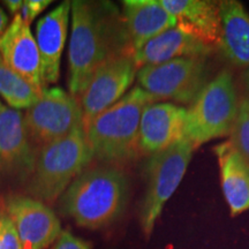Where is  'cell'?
<instances>
[{"instance_id":"3957f363","label":"cell","mask_w":249,"mask_h":249,"mask_svg":"<svg viewBox=\"0 0 249 249\" xmlns=\"http://www.w3.org/2000/svg\"><path fill=\"white\" fill-rule=\"evenodd\" d=\"M157 99L134 87L120 101L85 124L93 157L120 164L135 160L140 149V123L144 108Z\"/></svg>"},{"instance_id":"ba28073f","label":"cell","mask_w":249,"mask_h":249,"mask_svg":"<svg viewBox=\"0 0 249 249\" xmlns=\"http://www.w3.org/2000/svg\"><path fill=\"white\" fill-rule=\"evenodd\" d=\"M140 87L152 97L189 104L207 85L204 58H181L138 71Z\"/></svg>"},{"instance_id":"83f0119b","label":"cell","mask_w":249,"mask_h":249,"mask_svg":"<svg viewBox=\"0 0 249 249\" xmlns=\"http://www.w3.org/2000/svg\"><path fill=\"white\" fill-rule=\"evenodd\" d=\"M1 107H2V104H1V102H0V108H1Z\"/></svg>"},{"instance_id":"ac0fdd59","label":"cell","mask_w":249,"mask_h":249,"mask_svg":"<svg viewBox=\"0 0 249 249\" xmlns=\"http://www.w3.org/2000/svg\"><path fill=\"white\" fill-rule=\"evenodd\" d=\"M211 50L213 48L174 27L145 43L138 52L133 53V57L140 70L147 65H157L174 59L204 58Z\"/></svg>"},{"instance_id":"277c9868","label":"cell","mask_w":249,"mask_h":249,"mask_svg":"<svg viewBox=\"0 0 249 249\" xmlns=\"http://www.w3.org/2000/svg\"><path fill=\"white\" fill-rule=\"evenodd\" d=\"M92 158L85 126H81L39 149L28 192L34 198L52 203L86 170Z\"/></svg>"},{"instance_id":"ffe728a7","label":"cell","mask_w":249,"mask_h":249,"mask_svg":"<svg viewBox=\"0 0 249 249\" xmlns=\"http://www.w3.org/2000/svg\"><path fill=\"white\" fill-rule=\"evenodd\" d=\"M46 89V88H45ZM38 87L15 73L4 61H0V96L5 99L9 107L14 110L30 108L42 97L43 91Z\"/></svg>"},{"instance_id":"30bf717a","label":"cell","mask_w":249,"mask_h":249,"mask_svg":"<svg viewBox=\"0 0 249 249\" xmlns=\"http://www.w3.org/2000/svg\"><path fill=\"white\" fill-rule=\"evenodd\" d=\"M4 207L17 227L22 249H46L60 235V220L44 202L26 195H11Z\"/></svg>"},{"instance_id":"7402d4cb","label":"cell","mask_w":249,"mask_h":249,"mask_svg":"<svg viewBox=\"0 0 249 249\" xmlns=\"http://www.w3.org/2000/svg\"><path fill=\"white\" fill-rule=\"evenodd\" d=\"M0 249H22L17 227L5 207L0 208Z\"/></svg>"},{"instance_id":"52a82bcc","label":"cell","mask_w":249,"mask_h":249,"mask_svg":"<svg viewBox=\"0 0 249 249\" xmlns=\"http://www.w3.org/2000/svg\"><path fill=\"white\" fill-rule=\"evenodd\" d=\"M23 118L30 141L38 150L83 126L79 98L58 87L45 89Z\"/></svg>"},{"instance_id":"f1b7e54d","label":"cell","mask_w":249,"mask_h":249,"mask_svg":"<svg viewBox=\"0 0 249 249\" xmlns=\"http://www.w3.org/2000/svg\"><path fill=\"white\" fill-rule=\"evenodd\" d=\"M0 61H1V57H0Z\"/></svg>"},{"instance_id":"9c48e42d","label":"cell","mask_w":249,"mask_h":249,"mask_svg":"<svg viewBox=\"0 0 249 249\" xmlns=\"http://www.w3.org/2000/svg\"><path fill=\"white\" fill-rule=\"evenodd\" d=\"M138 71L133 53H124L108 59L93 71L77 97L82 108L83 126L128 92Z\"/></svg>"},{"instance_id":"8fae6325","label":"cell","mask_w":249,"mask_h":249,"mask_svg":"<svg viewBox=\"0 0 249 249\" xmlns=\"http://www.w3.org/2000/svg\"><path fill=\"white\" fill-rule=\"evenodd\" d=\"M37 152L30 141L23 113L2 105L0 108V174L30 178Z\"/></svg>"},{"instance_id":"603a6c76","label":"cell","mask_w":249,"mask_h":249,"mask_svg":"<svg viewBox=\"0 0 249 249\" xmlns=\"http://www.w3.org/2000/svg\"><path fill=\"white\" fill-rule=\"evenodd\" d=\"M51 249H92V245L91 242L71 234L68 230H64Z\"/></svg>"},{"instance_id":"5b68a950","label":"cell","mask_w":249,"mask_h":249,"mask_svg":"<svg viewBox=\"0 0 249 249\" xmlns=\"http://www.w3.org/2000/svg\"><path fill=\"white\" fill-rule=\"evenodd\" d=\"M238 105L232 74L219 71L186 110L185 139L196 148L230 134Z\"/></svg>"},{"instance_id":"4fadbf2b","label":"cell","mask_w":249,"mask_h":249,"mask_svg":"<svg viewBox=\"0 0 249 249\" xmlns=\"http://www.w3.org/2000/svg\"><path fill=\"white\" fill-rule=\"evenodd\" d=\"M0 57L15 73L29 82L45 89L40 74V55L30 24L20 14L15 15L7 29L0 36Z\"/></svg>"},{"instance_id":"7c38bea8","label":"cell","mask_w":249,"mask_h":249,"mask_svg":"<svg viewBox=\"0 0 249 249\" xmlns=\"http://www.w3.org/2000/svg\"><path fill=\"white\" fill-rule=\"evenodd\" d=\"M186 110L173 103H152L143 111L140 123V149L155 155L185 139Z\"/></svg>"},{"instance_id":"7a4b0ae2","label":"cell","mask_w":249,"mask_h":249,"mask_svg":"<svg viewBox=\"0 0 249 249\" xmlns=\"http://www.w3.org/2000/svg\"><path fill=\"white\" fill-rule=\"evenodd\" d=\"M128 179L119 169L99 166L85 170L61 196L60 208L77 225L98 230L123 214L128 201Z\"/></svg>"},{"instance_id":"d6986e66","label":"cell","mask_w":249,"mask_h":249,"mask_svg":"<svg viewBox=\"0 0 249 249\" xmlns=\"http://www.w3.org/2000/svg\"><path fill=\"white\" fill-rule=\"evenodd\" d=\"M220 13L219 48L232 64L249 66V14L234 0L218 2Z\"/></svg>"},{"instance_id":"4316f807","label":"cell","mask_w":249,"mask_h":249,"mask_svg":"<svg viewBox=\"0 0 249 249\" xmlns=\"http://www.w3.org/2000/svg\"><path fill=\"white\" fill-rule=\"evenodd\" d=\"M246 83H247V87L249 88V71H247V74H246Z\"/></svg>"},{"instance_id":"6da1fadb","label":"cell","mask_w":249,"mask_h":249,"mask_svg":"<svg viewBox=\"0 0 249 249\" xmlns=\"http://www.w3.org/2000/svg\"><path fill=\"white\" fill-rule=\"evenodd\" d=\"M71 12L68 88L77 98L102 64L133 51L123 17L110 2L74 0Z\"/></svg>"},{"instance_id":"8992f818","label":"cell","mask_w":249,"mask_h":249,"mask_svg":"<svg viewBox=\"0 0 249 249\" xmlns=\"http://www.w3.org/2000/svg\"><path fill=\"white\" fill-rule=\"evenodd\" d=\"M195 147L187 139L166 150L151 155L147 164V191L140 213L143 234L154 231L164 205L181 183Z\"/></svg>"},{"instance_id":"d4e9b609","label":"cell","mask_w":249,"mask_h":249,"mask_svg":"<svg viewBox=\"0 0 249 249\" xmlns=\"http://www.w3.org/2000/svg\"><path fill=\"white\" fill-rule=\"evenodd\" d=\"M23 2L24 1H21V0H6V1H4V4L8 8L9 13H12L15 17V15L21 13Z\"/></svg>"},{"instance_id":"44dd1931","label":"cell","mask_w":249,"mask_h":249,"mask_svg":"<svg viewBox=\"0 0 249 249\" xmlns=\"http://www.w3.org/2000/svg\"><path fill=\"white\" fill-rule=\"evenodd\" d=\"M230 134V142L249 163V98H244L239 103L235 120Z\"/></svg>"},{"instance_id":"2e32d148","label":"cell","mask_w":249,"mask_h":249,"mask_svg":"<svg viewBox=\"0 0 249 249\" xmlns=\"http://www.w3.org/2000/svg\"><path fill=\"white\" fill-rule=\"evenodd\" d=\"M123 20L133 53L145 43L176 27V21L157 0H126Z\"/></svg>"},{"instance_id":"e0dca14e","label":"cell","mask_w":249,"mask_h":249,"mask_svg":"<svg viewBox=\"0 0 249 249\" xmlns=\"http://www.w3.org/2000/svg\"><path fill=\"white\" fill-rule=\"evenodd\" d=\"M224 197L232 217L249 210V163L230 141L214 147Z\"/></svg>"},{"instance_id":"5bb4252c","label":"cell","mask_w":249,"mask_h":249,"mask_svg":"<svg viewBox=\"0 0 249 249\" xmlns=\"http://www.w3.org/2000/svg\"><path fill=\"white\" fill-rule=\"evenodd\" d=\"M71 1H64L37 22L36 42L40 55L43 85H53L60 75L62 50L66 43Z\"/></svg>"},{"instance_id":"cb8c5ba5","label":"cell","mask_w":249,"mask_h":249,"mask_svg":"<svg viewBox=\"0 0 249 249\" xmlns=\"http://www.w3.org/2000/svg\"><path fill=\"white\" fill-rule=\"evenodd\" d=\"M51 2V0H27L23 2L21 9V18H23L24 22L30 24L43 11H45V8Z\"/></svg>"},{"instance_id":"484cf974","label":"cell","mask_w":249,"mask_h":249,"mask_svg":"<svg viewBox=\"0 0 249 249\" xmlns=\"http://www.w3.org/2000/svg\"><path fill=\"white\" fill-rule=\"evenodd\" d=\"M9 26L8 24V17L7 14L2 11V8L0 7V36L5 33L7 27Z\"/></svg>"},{"instance_id":"9a60e30c","label":"cell","mask_w":249,"mask_h":249,"mask_svg":"<svg viewBox=\"0 0 249 249\" xmlns=\"http://www.w3.org/2000/svg\"><path fill=\"white\" fill-rule=\"evenodd\" d=\"M160 4L178 29L210 48L219 44L222 22L217 4L208 0H160Z\"/></svg>"}]
</instances>
